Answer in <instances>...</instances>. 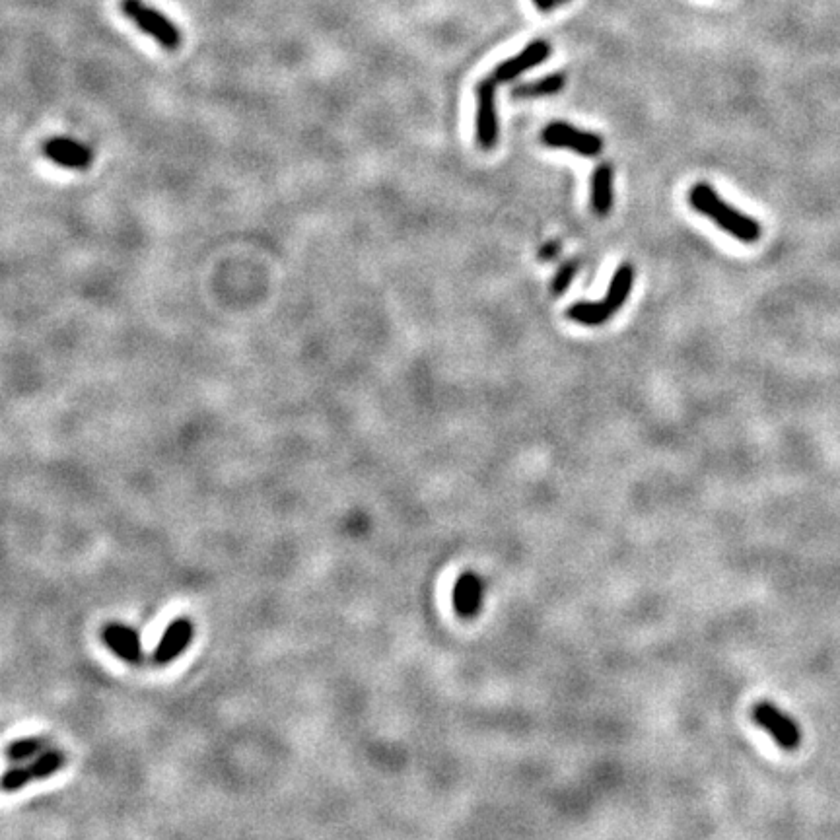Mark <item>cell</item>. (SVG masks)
Returning <instances> with one entry per match:
<instances>
[{
	"label": "cell",
	"instance_id": "cell-1",
	"mask_svg": "<svg viewBox=\"0 0 840 840\" xmlns=\"http://www.w3.org/2000/svg\"><path fill=\"white\" fill-rule=\"evenodd\" d=\"M689 201L735 240L755 244L761 238V226L751 216L730 207L708 183H697L689 193Z\"/></svg>",
	"mask_w": 840,
	"mask_h": 840
},
{
	"label": "cell",
	"instance_id": "cell-2",
	"mask_svg": "<svg viewBox=\"0 0 840 840\" xmlns=\"http://www.w3.org/2000/svg\"><path fill=\"white\" fill-rule=\"evenodd\" d=\"M632 280H634V269L629 263L621 265L611 280L607 296L601 302H580L568 310V317L572 321H578L582 325H592V327L605 323L629 300Z\"/></svg>",
	"mask_w": 840,
	"mask_h": 840
},
{
	"label": "cell",
	"instance_id": "cell-3",
	"mask_svg": "<svg viewBox=\"0 0 840 840\" xmlns=\"http://www.w3.org/2000/svg\"><path fill=\"white\" fill-rule=\"evenodd\" d=\"M119 10L142 34L150 35L166 51L179 49L183 37L174 22L160 10L144 4V0H119Z\"/></svg>",
	"mask_w": 840,
	"mask_h": 840
},
{
	"label": "cell",
	"instance_id": "cell-4",
	"mask_svg": "<svg viewBox=\"0 0 840 840\" xmlns=\"http://www.w3.org/2000/svg\"><path fill=\"white\" fill-rule=\"evenodd\" d=\"M753 722L763 728L767 734L786 751H794L802 743V728L800 724L790 718L784 710L774 706L772 702H759L751 710Z\"/></svg>",
	"mask_w": 840,
	"mask_h": 840
},
{
	"label": "cell",
	"instance_id": "cell-5",
	"mask_svg": "<svg viewBox=\"0 0 840 840\" xmlns=\"http://www.w3.org/2000/svg\"><path fill=\"white\" fill-rule=\"evenodd\" d=\"M63 765H65V755L61 751H55V749L45 751L39 757H35L34 761L28 763L26 767L6 770L2 776V790L10 794L24 788L26 784L34 780H47L49 776L63 769Z\"/></svg>",
	"mask_w": 840,
	"mask_h": 840
},
{
	"label": "cell",
	"instance_id": "cell-6",
	"mask_svg": "<svg viewBox=\"0 0 840 840\" xmlns=\"http://www.w3.org/2000/svg\"><path fill=\"white\" fill-rule=\"evenodd\" d=\"M496 80L489 76L477 86V142L490 150L498 142V117H496Z\"/></svg>",
	"mask_w": 840,
	"mask_h": 840
},
{
	"label": "cell",
	"instance_id": "cell-7",
	"mask_svg": "<svg viewBox=\"0 0 840 840\" xmlns=\"http://www.w3.org/2000/svg\"><path fill=\"white\" fill-rule=\"evenodd\" d=\"M541 140L553 148H568L582 156H597L603 150V140L599 135L578 131L568 123H551L543 133Z\"/></svg>",
	"mask_w": 840,
	"mask_h": 840
},
{
	"label": "cell",
	"instance_id": "cell-8",
	"mask_svg": "<svg viewBox=\"0 0 840 840\" xmlns=\"http://www.w3.org/2000/svg\"><path fill=\"white\" fill-rule=\"evenodd\" d=\"M41 154L49 162L67 170H88L94 160V154L86 144L70 137H51L45 140Z\"/></svg>",
	"mask_w": 840,
	"mask_h": 840
},
{
	"label": "cell",
	"instance_id": "cell-9",
	"mask_svg": "<svg viewBox=\"0 0 840 840\" xmlns=\"http://www.w3.org/2000/svg\"><path fill=\"white\" fill-rule=\"evenodd\" d=\"M193 636H195V627L191 619L177 617L168 625V629L164 630L158 646L152 652L154 664L168 665L175 662L191 646Z\"/></svg>",
	"mask_w": 840,
	"mask_h": 840
},
{
	"label": "cell",
	"instance_id": "cell-10",
	"mask_svg": "<svg viewBox=\"0 0 840 840\" xmlns=\"http://www.w3.org/2000/svg\"><path fill=\"white\" fill-rule=\"evenodd\" d=\"M105 646L125 664L139 665L144 660L139 632L127 625L111 623L102 632Z\"/></svg>",
	"mask_w": 840,
	"mask_h": 840
},
{
	"label": "cell",
	"instance_id": "cell-11",
	"mask_svg": "<svg viewBox=\"0 0 840 840\" xmlns=\"http://www.w3.org/2000/svg\"><path fill=\"white\" fill-rule=\"evenodd\" d=\"M485 595V582L477 572H463L454 586L455 613L463 619H473L479 615Z\"/></svg>",
	"mask_w": 840,
	"mask_h": 840
},
{
	"label": "cell",
	"instance_id": "cell-12",
	"mask_svg": "<svg viewBox=\"0 0 840 840\" xmlns=\"http://www.w3.org/2000/svg\"><path fill=\"white\" fill-rule=\"evenodd\" d=\"M549 55H551V45L547 41L537 39V41L529 43L520 55L504 61L498 69L492 72V78L498 84L500 82H510V80L518 78L520 74H524L525 70L535 69L543 61H547Z\"/></svg>",
	"mask_w": 840,
	"mask_h": 840
},
{
	"label": "cell",
	"instance_id": "cell-13",
	"mask_svg": "<svg viewBox=\"0 0 840 840\" xmlns=\"http://www.w3.org/2000/svg\"><path fill=\"white\" fill-rule=\"evenodd\" d=\"M592 209L599 216L613 209V168L609 164H601L592 177Z\"/></svg>",
	"mask_w": 840,
	"mask_h": 840
},
{
	"label": "cell",
	"instance_id": "cell-14",
	"mask_svg": "<svg viewBox=\"0 0 840 840\" xmlns=\"http://www.w3.org/2000/svg\"><path fill=\"white\" fill-rule=\"evenodd\" d=\"M564 84H566V76H564L562 72H555V74H549V76H545V78H541V80H537V82H531V84L518 86V88L514 90V96H516V98H541V96H553V94H557V92H560V90L564 88Z\"/></svg>",
	"mask_w": 840,
	"mask_h": 840
},
{
	"label": "cell",
	"instance_id": "cell-15",
	"mask_svg": "<svg viewBox=\"0 0 840 840\" xmlns=\"http://www.w3.org/2000/svg\"><path fill=\"white\" fill-rule=\"evenodd\" d=\"M43 747V741L37 737H24V739H16L12 743H8L6 747V757L10 763H22V761H30L39 753V749Z\"/></svg>",
	"mask_w": 840,
	"mask_h": 840
},
{
	"label": "cell",
	"instance_id": "cell-16",
	"mask_svg": "<svg viewBox=\"0 0 840 840\" xmlns=\"http://www.w3.org/2000/svg\"><path fill=\"white\" fill-rule=\"evenodd\" d=\"M576 271H578V265H576V263H566L564 267H560L557 277L553 280V292H555V294L564 292V290L568 288V284H570L572 279H574Z\"/></svg>",
	"mask_w": 840,
	"mask_h": 840
},
{
	"label": "cell",
	"instance_id": "cell-17",
	"mask_svg": "<svg viewBox=\"0 0 840 840\" xmlns=\"http://www.w3.org/2000/svg\"><path fill=\"white\" fill-rule=\"evenodd\" d=\"M557 253H559V244H547L541 247L539 257H541V259H553Z\"/></svg>",
	"mask_w": 840,
	"mask_h": 840
},
{
	"label": "cell",
	"instance_id": "cell-18",
	"mask_svg": "<svg viewBox=\"0 0 840 840\" xmlns=\"http://www.w3.org/2000/svg\"><path fill=\"white\" fill-rule=\"evenodd\" d=\"M533 4H535L541 12H551V10L559 4V0H533Z\"/></svg>",
	"mask_w": 840,
	"mask_h": 840
},
{
	"label": "cell",
	"instance_id": "cell-19",
	"mask_svg": "<svg viewBox=\"0 0 840 840\" xmlns=\"http://www.w3.org/2000/svg\"><path fill=\"white\" fill-rule=\"evenodd\" d=\"M559 2H568V0H559Z\"/></svg>",
	"mask_w": 840,
	"mask_h": 840
}]
</instances>
